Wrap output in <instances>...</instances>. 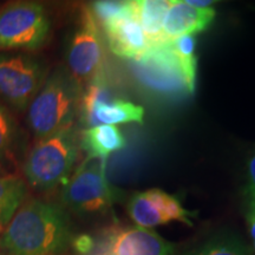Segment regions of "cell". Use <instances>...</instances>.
I'll return each instance as SVG.
<instances>
[{"label":"cell","instance_id":"1","mask_svg":"<svg viewBox=\"0 0 255 255\" xmlns=\"http://www.w3.org/2000/svg\"><path fill=\"white\" fill-rule=\"evenodd\" d=\"M73 240L71 220L63 206L26 199L0 235V254L63 255Z\"/></svg>","mask_w":255,"mask_h":255},{"label":"cell","instance_id":"2","mask_svg":"<svg viewBox=\"0 0 255 255\" xmlns=\"http://www.w3.org/2000/svg\"><path fill=\"white\" fill-rule=\"evenodd\" d=\"M82 88L65 68H57L47 75L27 108V124L37 141L73 126L81 105Z\"/></svg>","mask_w":255,"mask_h":255},{"label":"cell","instance_id":"3","mask_svg":"<svg viewBox=\"0 0 255 255\" xmlns=\"http://www.w3.org/2000/svg\"><path fill=\"white\" fill-rule=\"evenodd\" d=\"M79 150V133L75 126L38 139L24 159L25 182L37 191L63 187L75 170Z\"/></svg>","mask_w":255,"mask_h":255},{"label":"cell","instance_id":"4","mask_svg":"<svg viewBox=\"0 0 255 255\" xmlns=\"http://www.w3.org/2000/svg\"><path fill=\"white\" fill-rule=\"evenodd\" d=\"M107 169L108 158L87 156L62 187L63 206L81 216L105 215L110 212L115 195Z\"/></svg>","mask_w":255,"mask_h":255},{"label":"cell","instance_id":"5","mask_svg":"<svg viewBox=\"0 0 255 255\" xmlns=\"http://www.w3.org/2000/svg\"><path fill=\"white\" fill-rule=\"evenodd\" d=\"M50 31V15L39 2L12 1L0 8V52L39 50Z\"/></svg>","mask_w":255,"mask_h":255},{"label":"cell","instance_id":"6","mask_svg":"<svg viewBox=\"0 0 255 255\" xmlns=\"http://www.w3.org/2000/svg\"><path fill=\"white\" fill-rule=\"evenodd\" d=\"M45 64L24 52H0V100L19 113L27 110L47 77Z\"/></svg>","mask_w":255,"mask_h":255},{"label":"cell","instance_id":"7","mask_svg":"<svg viewBox=\"0 0 255 255\" xmlns=\"http://www.w3.org/2000/svg\"><path fill=\"white\" fill-rule=\"evenodd\" d=\"M66 60L70 73L82 87L103 77V38L90 6L81 8L77 25L69 43Z\"/></svg>","mask_w":255,"mask_h":255},{"label":"cell","instance_id":"8","mask_svg":"<svg viewBox=\"0 0 255 255\" xmlns=\"http://www.w3.org/2000/svg\"><path fill=\"white\" fill-rule=\"evenodd\" d=\"M133 72L146 89L159 95L174 97L189 94L170 40L150 46L133 60Z\"/></svg>","mask_w":255,"mask_h":255},{"label":"cell","instance_id":"9","mask_svg":"<svg viewBox=\"0 0 255 255\" xmlns=\"http://www.w3.org/2000/svg\"><path fill=\"white\" fill-rule=\"evenodd\" d=\"M81 121L87 128L139 123L144 121V109L132 102L111 97L104 76L95 79L83 91L79 105Z\"/></svg>","mask_w":255,"mask_h":255},{"label":"cell","instance_id":"10","mask_svg":"<svg viewBox=\"0 0 255 255\" xmlns=\"http://www.w3.org/2000/svg\"><path fill=\"white\" fill-rule=\"evenodd\" d=\"M107 255H173L174 246L151 229L116 228L105 245Z\"/></svg>","mask_w":255,"mask_h":255},{"label":"cell","instance_id":"11","mask_svg":"<svg viewBox=\"0 0 255 255\" xmlns=\"http://www.w3.org/2000/svg\"><path fill=\"white\" fill-rule=\"evenodd\" d=\"M213 7L197 8L186 1H171L163 21L165 40H173L182 36H194L206 31L215 19Z\"/></svg>","mask_w":255,"mask_h":255},{"label":"cell","instance_id":"12","mask_svg":"<svg viewBox=\"0 0 255 255\" xmlns=\"http://www.w3.org/2000/svg\"><path fill=\"white\" fill-rule=\"evenodd\" d=\"M102 28L111 52L121 58L135 60L151 46L136 17L120 19Z\"/></svg>","mask_w":255,"mask_h":255},{"label":"cell","instance_id":"13","mask_svg":"<svg viewBox=\"0 0 255 255\" xmlns=\"http://www.w3.org/2000/svg\"><path fill=\"white\" fill-rule=\"evenodd\" d=\"M81 148L91 157L108 158L115 151L123 149L127 139L116 126H96L83 129L79 133Z\"/></svg>","mask_w":255,"mask_h":255},{"label":"cell","instance_id":"14","mask_svg":"<svg viewBox=\"0 0 255 255\" xmlns=\"http://www.w3.org/2000/svg\"><path fill=\"white\" fill-rule=\"evenodd\" d=\"M170 2L168 0L135 1L136 19L151 46L167 41L163 34V21Z\"/></svg>","mask_w":255,"mask_h":255},{"label":"cell","instance_id":"15","mask_svg":"<svg viewBox=\"0 0 255 255\" xmlns=\"http://www.w3.org/2000/svg\"><path fill=\"white\" fill-rule=\"evenodd\" d=\"M27 199V183L14 175H0V227L5 228Z\"/></svg>","mask_w":255,"mask_h":255},{"label":"cell","instance_id":"16","mask_svg":"<svg viewBox=\"0 0 255 255\" xmlns=\"http://www.w3.org/2000/svg\"><path fill=\"white\" fill-rule=\"evenodd\" d=\"M19 143L20 136L17 120L8 107L0 101V163L4 168L15 162Z\"/></svg>","mask_w":255,"mask_h":255},{"label":"cell","instance_id":"17","mask_svg":"<svg viewBox=\"0 0 255 255\" xmlns=\"http://www.w3.org/2000/svg\"><path fill=\"white\" fill-rule=\"evenodd\" d=\"M128 214L136 223L137 227L141 228L151 229L168 223L155 203L146 195L145 191L137 193L131 196L128 202Z\"/></svg>","mask_w":255,"mask_h":255},{"label":"cell","instance_id":"18","mask_svg":"<svg viewBox=\"0 0 255 255\" xmlns=\"http://www.w3.org/2000/svg\"><path fill=\"white\" fill-rule=\"evenodd\" d=\"M171 49L177 57L181 70L186 79L187 89L189 94L195 90L196 83V56L195 45L196 41L194 36H182L176 39L170 40Z\"/></svg>","mask_w":255,"mask_h":255},{"label":"cell","instance_id":"19","mask_svg":"<svg viewBox=\"0 0 255 255\" xmlns=\"http://www.w3.org/2000/svg\"><path fill=\"white\" fill-rule=\"evenodd\" d=\"M145 194L155 203V206L159 209L168 223L170 221H178L187 226H193L191 218L196 214L184 208L176 197L163 190L157 189V188L146 190Z\"/></svg>","mask_w":255,"mask_h":255},{"label":"cell","instance_id":"20","mask_svg":"<svg viewBox=\"0 0 255 255\" xmlns=\"http://www.w3.org/2000/svg\"><path fill=\"white\" fill-rule=\"evenodd\" d=\"M188 255H253L251 248L234 235H218Z\"/></svg>","mask_w":255,"mask_h":255},{"label":"cell","instance_id":"21","mask_svg":"<svg viewBox=\"0 0 255 255\" xmlns=\"http://www.w3.org/2000/svg\"><path fill=\"white\" fill-rule=\"evenodd\" d=\"M90 8L101 26L120 20V19L136 17L135 1L101 0V1L92 2Z\"/></svg>","mask_w":255,"mask_h":255},{"label":"cell","instance_id":"22","mask_svg":"<svg viewBox=\"0 0 255 255\" xmlns=\"http://www.w3.org/2000/svg\"><path fill=\"white\" fill-rule=\"evenodd\" d=\"M247 194L250 199L255 200V152L247 163Z\"/></svg>","mask_w":255,"mask_h":255},{"label":"cell","instance_id":"23","mask_svg":"<svg viewBox=\"0 0 255 255\" xmlns=\"http://www.w3.org/2000/svg\"><path fill=\"white\" fill-rule=\"evenodd\" d=\"M246 221L247 227L253 241H255V200L250 199L247 202L246 209Z\"/></svg>","mask_w":255,"mask_h":255},{"label":"cell","instance_id":"24","mask_svg":"<svg viewBox=\"0 0 255 255\" xmlns=\"http://www.w3.org/2000/svg\"><path fill=\"white\" fill-rule=\"evenodd\" d=\"M188 5L190 6H194V7H197V8H207V7H212L213 4H215V1H209V0H207V1H186Z\"/></svg>","mask_w":255,"mask_h":255},{"label":"cell","instance_id":"25","mask_svg":"<svg viewBox=\"0 0 255 255\" xmlns=\"http://www.w3.org/2000/svg\"><path fill=\"white\" fill-rule=\"evenodd\" d=\"M0 175H7V170L0 163Z\"/></svg>","mask_w":255,"mask_h":255},{"label":"cell","instance_id":"26","mask_svg":"<svg viewBox=\"0 0 255 255\" xmlns=\"http://www.w3.org/2000/svg\"><path fill=\"white\" fill-rule=\"evenodd\" d=\"M85 255H107V253L105 252H100V253H89V254H85Z\"/></svg>","mask_w":255,"mask_h":255},{"label":"cell","instance_id":"27","mask_svg":"<svg viewBox=\"0 0 255 255\" xmlns=\"http://www.w3.org/2000/svg\"><path fill=\"white\" fill-rule=\"evenodd\" d=\"M1 233H2V228L0 227V235H1Z\"/></svg>","mask_w":255,"mask_h":255},{"label":"cell","instance_id":"28","mask_svg":"<svg viewBox=\"0 0 255 255\" xmlns=\"http://www.w3.org/2000/svg\"><path fill=\"white\" fill-rule=\"evenodd\" d=\"M0 255H1V254H0Z\"/></svg>","mask_w":255,"mask_h":255}]
</instances>
